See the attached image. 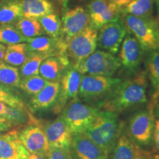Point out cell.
<instances>
[{"instance_id": "cell-47", "label": "cell", "mask_w": 159, "mask_h": 159, "mask_svg": "<svg viewBox=\"0 0 159 159\" xmlns=\"http://www.w3.org/2000/svg\"><path fill=\"white\" fill-rule=\"evenodd\" d=\"M156 159H159V157H158V158H156Z\"/></svg>"}, {"instance_id": "cell-30", "label": "cell", "mask_w": 159, "mask_h": 159, "mask_svg": "<svg viewBox=\"0 0 159 159\" xmlns=\"http://www.w3.org/2000/svg\"><path fill=\"white\" fill-rule=\"evenodd\" d=\"M27 38L23 36L13 25H0V43L11 45L16 43H26Z\"/></svg>"}, {"instance_id": "cell-12", "label": "cell", "mask_w": 159, "mask_h": 159, "mask_svg": "<svg viewBox=\"0 0 159 159\" xmlns=\"http://www.w3.org/2000/svg\"><path fill=\"white\" fill-rule=\"evenodd\" d=\"M41 125L47 137L49 150L55 148L70 150L73 134L61 115L55 120L41 123Z\"/></svg>"}, {"instance_id": "cell-24", "label": "cell", "mask_w": 159, "mask_h": 159, "mask_svg": "<svg viewBox=\"0 0 159 159\" xmlns=\"http://www.w3.org/2000/svg\"><path fill=\"white\" fill-rule=\"evenodd\" d=\"M136 146L128 134H121L111 152V159H134Z\"/></svg>"}, {"instance_id": "cell-9", "label": "cell", "mask_w": 159, "mask_h": 159, "mask_svg": "<svg viewBox=\"0 0 159 159\" xmlns=\"http://www.w3.org/2000/svg\"><path fill=\"white\" fill-rule=\"evenodd\" d=\"M62 27L60 37L68 43L71 38L90 26V16L86 8L77 5L66 7L62 12Z\"/></svg>"}, {"instance_id": "cell-46", "label": "cell", "mask_w": 159, "mask_h": 159, "mask_svg": "<svg viewBox=\"0 0 159 159\" xmlns=\"http://www.w3.org/2000/svg\"><path fill=\"white\" fill-rule=\"evenodd\" d=\"M7 119H5V118H2V117H0V123L2 122H7Z\"/></svg>"}, {"instance_id": "cell-35", "label": "cell", "mask_w": 159, "mask_h": 159, "mask_svg": "<svg viewBox=\"0 0 159 159\" xmlns=\"http://www.w3.org/2000/svg\"><path fill=\"white\" fill-rule=\"evenodd\" d=\"M134 159H155V157L152 152L141 148L137 145Z\"/></svg>"}, {"instance_id": "cell-10", "label": "cell", "mask_w": 159, "mask_h": 159, "mask_svg": "<svg viewBox=\"0 0 159 159\" xmlns=\"http://www.w3.org/2000/svg\"><path fill=\"white\" fill-rule=\"evenodd\" d=\"M83 75L76 69L69 66L60 80V91L56 102L52 107L55 114H60L73 99L78 98L80 85Z\"/></svg>"}, {"instance_id": "cell-6", "label": "cell", "mask_w": 159, "mask_h": 159, "mask_svg": "<svg viewBox=\"0 0 159 159\" xmlns=\"http://www.w3.org/2000/svg\"><path fill=\"white\" fill-rule=\"evenodd\" d=\"M97 35L98 30L90 25L69 40L66 52L71 67L76 68L96 50Z\"/></svg>"}, {"instance_id": "cell-18", "label": "cell", "mask_w": 159, "mask_h": 159, "mask_svg": "<svg viewBox=\"0 0 159 159\" xmlns=\"http://www.w3.org/2000/svg\"><path fill=\"white\" fill-rule=\"evenodd\" d=\"M71 66L67 55L46 58L39 68V75L48 82H60L64 71Z\"/></svg>"}, {"instance_id": "cell-40", "label": "cell", "mask_w": 159, "mask_h": 159, "mask_svg": "<svg viewBox=\"0 0 159 159\" xmlns=\"http://www.w3.org/2000/svg\"><path fill=\"white\" fill-rule=\"evenodd\" d=\"M11 127V125L8 122H2L0 123V133L5 132V131L7 130Z\"/></svg>"}, {"instance_id": "cell-43", "label": "cell", "mask_w": 159, "mask_h": 159, "mask_svg": "<svg viewBox=\"0 0 159 159\" xmlns=\"http://www.w3.org/2000/svg\"><path fill=\"white\" fill-rule=\"evenodd\" d=\"M154 114L159 119V104H157L154 110Z\"/></svg>"}, {"instance_id": "cell-1", "label": "cell", "mask_w": 159, "mask_h": 159, "mask_svg": "<svg viewBox=\"0 0 159 159\" xmlns=\"http://www.w3.org/2000/svg\"><path fill=\"white\" fill-rule=\"evenodd\" d=\"M147 71H139L134 77L120 81L102 103V110L120 114L148 101Z\"/></svg>"}, {"instance_id": "cell-29", "label": "cell", "mask_w": 159, "mask_h": 159, "mask_svg": "<svg viewBox=\"0 0 159 159\" xmlns=\"http://www.w3.org/2000/svg\"><path fill=\"white\" fill-rule=\"evenodd\" d=\"M39 21L44 33L48 36L56 39L61 35L62 21L56 13L53 12L39 18Z\"/></svg>"}, {"instance_id": "cell-4", "label": "cell", "mask_w": 159, "mask_h": 159, "mask_svg": "<svg viewBox=\"0 0 159 159\" xmlns=\"http://www.w3.org/2000/svg\"><path fill=\"white\" fill-rule=\"evenodd\" d=\"M98 107L85 103L79 98L73 99L65 106L61 116L73 135L84 133L92 123L99 111Z\"/></svg>"}, {"instance_id": "cell-2", "label": "cell", "mask_w": 159, "mask_h": 159, "mask_svg": "<svg viewBox=\"0 0 159 159\" xmlns=\"http://www.w3.org/2000/svg\"><path fill=\"white\" fill-rule=\"evenodd\" d=\"M123 129L124 124L119 119L118 114L102 110L99 111L84 134L109 156Z\"/></svg>"}, {"instance_id": "cell-33", "label": "cell", "mask_w": 159, "mask_h": 159, "mask_svg": "<svg viewBox=\"0 0 159 159\" xmlns=\"http://www.w3.org/2000/svg\"><path fill=\"white\" fill-rule=\"evenodd\" d=\"M47 159H76L70 150L55 148L49 150Z\"/></svg>"}, {"instance_id": "cell-34", "label": "cell", "mask_w": 159, "mask_h": 159, "mask_svg": "<svg viewBox=\"0 0 159 159\" xmlns=\"http://www.w3.org/2000/svg\"><path fill=\"white\" fill-rule=\"evenodd\" d=\"M152 154L155 159L159 157V119H155L153 133H152Z\"/></svg>"}, {"instance_id": "cell-3", "label": "cell", "mask_w": 159, "mask_h": 159, "mask_svg": "<svg viewBox=\"0 0 159 159\" xmlns=\"http://www.w3.org/2000/svg\"><path fill=\"white\" fill-rule=\"evenodd\" d=\"M127 33L133 35L144 50L159 49V39L156 19L140 18L131 15L120 16Z\"/></svg>"}, {"instance_id": "cell-8", "label": "cell", "mask_w": 159, "mask_h": 159, "mask_svg": "<svg viewBox=\"0 0 159 159\" xmlns=\"http://www.w3.org/2000/svg\"><path fill=\"white\" fill-rule=\"evenodd\" d=\"M121 67L119 59L108 52L95 50L76 69L81 75L111 77Z\"/></svg>"}, {"instance_id": "cell-23", "label": "cell", "mask_w": 159, "mask_h": 159, "mask_svg": "<svg viewBox=\"0 0 159 159\" xmlns=\"http://www.w3.org/2000/svg\"><path fill=\"white\" fill-rule=\"evenodd\" d=\"M155 0H133L120 10V14L140 18H152Z\"/></svg>"}, {"instance_id": "cell-31", "label": "cell", "mask_w": 159, "mask_h": 159, "mask_svg": "<svg viewBox=\"0 0 159 159\" xmlns=\"http://www.w3.org/2000/svg\"><path fill=\"white\" fill-rule=\"evenodd\" d=\"M47 83L48 81L43 79L39 75H36L21 79L19 87L23 91H25L26 94L30 96H34Z\"/></svg>"}, {"instance_id": "cell-11", "label": "cell", "mask_w": 159, "mask_h": 159, "mask_svg": "<svg viewBox=\"0 0 159 159\" xmlns=\"http://www.w3.org/2000/svg\"><path fill=\"white\" fill-rule=\"evenodd\" d=\"M127 34L122 20L117 19L111 21L99 29L97 35V47L111 54L116 55Z\"/></svg>"}, {"instance_id": "cell-17", "label": "cell", "mask_w": 159, "mask_h": 159, "mask_svg": "<svg viewBox=\"0 0 159 159\" xmlns=\"http://www.w3.org/2000/svg\"><path fill=\"white\" fill-rule=\"evenodd\" d=\"M19 132L0 133V159H28L30 153L20 142Z\"/></svg>"}, {"instance_id": "cell-41", "label": "cell", "mask_w": 159, "mask_h": 159, "mask_svg": "<svg viewBox=\"0 0 159 159\" xmlns=\"http://www.w3.org/2000/svg\"><path fill=\"white\" fill-rule=\"evenodd\" d=\"M6 50V47L2 43H0V61H3L4 55H5V52Z\"/></svg>"}, {"instance_id": "cell-7", "label": "cell", "mask_w": 159, "mask_h": 159, "mask_svg": "<svg viewBox=\"0 0 159 159\" xmlns=\"http://www.w3.org/2000/svg\"><path fill=\"white\" fill-rule=\"evenodd\" d=\"M155 107L149 104L148 108L135 114L129 121L128 136L138 146H148L152 143L155 123Z\"/></svg>"}, {"instance_id": "cell-15", "label": "cell", "mask_w": 159, "mask_h": 159, "mask_svg": "<svg viewBox=\"0 0 159 159\" xmlns=\"http://www.w3.org/2000/svg\"><path fill=\"white\" fill-rule=\"evenodd\" d=\"M144 49L139 41L130 34L125 35L119 52V61L125 70L134 72L142 63Z\"/></svg>"}, {"instance_id": "cell-5", "label": "cell", "mask_w": 159, "mask_h": 159, "mask_svg": "<svg viewBox=\"0 0 159 159\" xmlns=\"http://www.w3.org/2000/svg\"><path fill=\"white\" fill-rule=\"evenodd\" d=\"M120 81V79L111 77L83 75L80 85L78 98L88 104L105 101Z\"/></svg>"}, {"instance_id": "cell-21", "label": "cell", "mask_w": 159, "mask_h": 159, "mask_svg": "<svg viewBox=\"0 0 159 159\" xmlns=\"http://www.w3.org/2000/svg\"><path fill=\"white\" fill-rule=\"evenodd\" d=\"M146 64L148 69L147 75L154 90L150 103L156 108L159 101V49L150 51Z\"/></svg>"}, {"instance_id": "cell-37", "label": "cell", "mask_w": 159, "mask_h": 159, "mask_svg": "<svg viewBox=\"0 0 159 159\" xmlns=\"http://www.w3.org/2000/svg\"><path fill=\"white\" fill-rule=\"evenodd\" d=\"M11 108V107L8 106V105H7L0 101V117H2V118L5 119V117L8 114Z\"/></svg>"}, {"instance_id": "cell-42", "label": "cell", "mask_w": 159, "mask_h": 159, "mask_svg": "<svg viewBox=\"0 0 159 159\" xmlns=\"http://www.w3.org/2000/svg\"><path fill=\"white\" fill-rule=\"evenodd\" d=\"M28 159H47V157L36 154H30Z\"/></svg>"}, {"instance_id": "cell-36", "label": "cell", "mask_w": 159, "mask_h": 159, "mask_svg": "<svg viewBox=\"0 0 159 159\" xmlns=\"http://www.w3.org/2000/svg\"><path fill=\"white\" fill-rule=\"evenodd\" d=\"M108 1L121 10L122 7H124L125 6L130 3V2H132L133 0H108Z\"/></svg>"}, {"instance_id": "cell-27", "label": "cell", "mask_w": 159, "mask_h": 159, "mask_svg": "<svg viewBox=\"0 0 159 159\" xmlns=\"http://www.w3.org/2000/svg\"><path fill=\"white\" fill-rule=\"evenodd\" d=\"M14 25L18 31L27 39L40 36L44 33L39 19L35 18L22 16Z\"/></svg>"}, {"instance_id": "cell-45", "label": "cell", "mask_w": 159, "mask_h": 159, "mask_svg": "<svg viewBox=\"0 0 159 159\" xmlns=\"http://www.w3.org/2000/svg\"><path fill=\"white\" fill-rule=\"evenodd\" d=\"M156 23H157V27H158V39H159V17L157 18Z\"/></svg>"}, {"instance_id": "cell-20", "label": "cell", "mask_w": 159, "mask_h": 159, "mask_svg": "<svg viewBox=\"0 0 159 159\" xmlns=\"http://www.w3.org/2000/svg\"><path fill=\"white\" fill-rule=\"evenodd\" d=\"M24 17L39 18L54 12V6L49 0H20Z\"/></svg>"}, {"instance_id": "cell-13", "label": "cell", "mask_w": 159, "mask_h": 159, "mask_svg": "<svg viewBox=\"0 0 159 159\" xmlns=\"http://www.w3.org/2000/svg\"><path fill=\"white\" fill-rule=\"evenodd\" d=\"M19 138L30 154L48 156L49 147L41 122L26 126L19 132Z\"/></svg>"}, {"instance_id": "cell-44", "label": "cell", "mask_w": 159, "mask_h": 159, "mask_svg": "<svg viewBox=\"0 0 159 159\" xmlns=\"http://www.w3.org/2000/svg\"><path fill=\"white\" fill-rule=\"evenodd\" d=\"M155 2H156V5L157 11H158V13L159 14V0H155Z\"/></svg>"}, {"instance_id": "cell-26", "label": "cell", "mask_w": 159, "mask_h": 159, "mask_svg": "<svg viewBox=\"0 0 159 159\" xmlns=\"http://www.w3.org/2000/svg\"><path fill=\"white\" fill-rule=\"evenodd\" d=\"M49 57L47 55L39 52L28 53L27 58L23 64L20 66L19 72L21 78L39 75V68L46 58Z\"/></svg>"}, {"instance_id": "cell-22", "label": "cell", "mask_w": 159, "mask_h": 159, "mask_svg": "<svg viewBox=\"0 0 159 159\" xmlns=\"http://www.w3.org/2000/svg\"><path fill=\"white\" fill-rule=\"evenodd\" d=\"M22 16L20 0H3L0 2V25H13Z\"/></svg>"}, {"instance_id": "cell-14", "label": "cell", "mask_w": 159, "mask_h": 159, "mask_svg": "<svg viewBox=\"0 0 159 159\" xmlns=\"http://www.w3.org/2000/svg\"><path fill=\"white\" fill-rule=\"evenodd\" d=\"M91 26L98 30L107 23L120 18V9L108 0H92L86 5Z\"/></svg>"}, {"instance_id": "cell-39", "label": "cell", "mask_w": 159, "mask_h": 159, "mask_svg": "<svg viewBox=\"0 0 159 159\" xmlns=\"http://www.w3.org/2000/svg\"><path fill=\"white\" fill-rule=\"evenodd\" d=\"M55 3L57 4L59 7H61L63 10L66 8L68 6V3L69 0H53Z\"/></svg>"}, {"instance_id": "cell-16", "label": "cell", "mask_w": 159, "mask_h": 159, "mask_svg": "<svg viewBox=\"0 0 159 159\" xmlns=\"http://www.w3.org/2000/svg\"><path fill=\"white\" fill-rule=\"evenodd\" d=\"M71 151L76 159H108V155L84 133L73 135Z\"/></svg>"}, {"instance_id": "cell-19", "label": "cell", "mask_w": 159, "mask_h": 159, "mask_svg": "<svg viewBox=\"0 0 159 159\" xmlns=\"http://www.w3.org/2000/svg\"><path fill=\"white\" fill-rule=\"evenodd\" d=\"M60 91V82H48L47 85L31 98L30 110H47L56 102Z\"/></svg>"}, {"instance_id": "cell-32", "label": "cell", "mask_w": 159, "mask_h": 159, "mask_svg": "<svg viewBox=\"0 0 159 159\" xmlns=\"http://www.w3.org/2000/svg\"><path fill=\"white\" fill-rule=\"evenodd\" d=\"M0 101L12 108L21 109V110L27 109V107L25 106L22 99L17 95L13 94L9 88H7L1 84H0Z\"/></svg>"}, {"instance_id": "cell-38", "label": "cell", "mask_w": 159, "mask_h": 159, "mask_svg": "<svg viewBox=\"0 0 159 159\" xmlns=\"http://www.w3.org/2000/svg\"><path fill=\"white\" fill-rule=\"evenodd\" d=\"M92 1V0H69L68 5H73V6H77V5H86L89 2ZM68 7V6H67Z\"/></svg>"}, {"instance_id": "cell-28", "label": "cell", "mask_w": 159, "mask_h": 159, "mask_svg": "<svg viewBox=\"0 0 159 159\" xmlns=\"http://www.w3.org/2000/svg\"><path fill=\"white\" fill-rule=\"evenodd\" d=\"M19 69L16 67L0 61V84L7 88H16L21 82Z\"/></svg>"}, {"instance_id": "cell-25", "label": "cell", "mask_w": 159, "mask_h": 159, "mask_svg": "<svg viewBox=\"0 0 159 159\" xmlns=\"http://www.w3.org/2000/svg\"><path fill=\"white\" fill-rule=\"evenodd\" d=\"M29 51L27 43H20L7 45L6 47L3 61L13 66H21L25 62Z\"/></svg>"}]
</instances>
